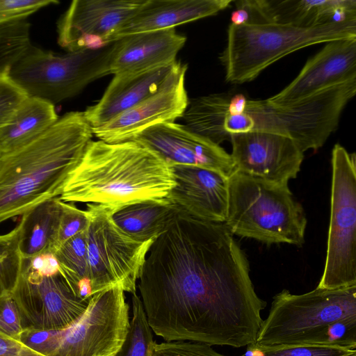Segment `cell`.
Masks as SVG:
<instances>
[{"mask_svg":"<svg viewBox=\"0 0 356 356\" xmlns=\"http://www.w3.org/2000/svg\"><path fill=\"white\" fill-rule=\"evenodd\" d=\"M179 212L167 198L131 204L113 213L116 225L139 241L156 239L173 222Z\"/></svg>","mask_w":356,"mask_h":356,"instance_id":"obj_24","label":"cell"},{"mask_svg":"<svg viewBox=\"0 0 356 356\" xmlns=\"http://www.w3.org/2000/svg\"><path fill=\"white\" fill-rule=\"evenodd\" d=\"M234 235L264 243L305 242L307 218L288 185L234 170L228 177V203L223 223Z\"/></svg>","mask_w":356,"mask_h":356,"instance_id":"obj_5","label":"cell"},{"mask_svg":"<svg viewBox=\"0 0 356 356\" xmlns=\"http://www.w3.org/2000/svg\"><path fill=\"white\" fill-rule=\"evenodd\" d=\"M22 227V218L11 231L0 234V296L12 293L22 272L19 243Z\"/></svg>","mask_w":356,"mask_h":356,"instance_id":"obj_28","label":"cell"},{"mask_svg":"<svg viewBox=\"0 0 356 356\" xmlns=\"http://www.w3.org/2000/svg\"><path fill=\"white\" fill-rule=\"evenodd\" d=\"M151 356H227L216 351L211 345L193 341H165L154 343Z\"/></svg>","mask_w":356,"mask_h":356,"instance_id":"obj_31","label":"cell"},{"mask_svg":"<svg viewBox=\"0 0 356 356\" xmlns=\"http://www.w3.org/2000/svg\"><path fill=\"white\" fill-rule=\"evenodd\" d=\"M230 96L212 94L189 102L182 118L193 132L219 145L229 140L223 132L222 122Z\"/></svg>","mask_w":356,"mask_h":356,"instance_id":"obj_26","label":"cell"},{"mask_svg":"<svg viewBox=\"0 0 356 356\" xmlns=\"http://www.w3.org/2000/svg\"><path fill=\"white\" fill-rule=\"evenodd\" d=\"M355 79L356 38L333 40L309 59L287 86L268 100L286 103Z\"/></svg>","mask_w":356,"mask_h":356,"instance_id":"obj_18","label":"cell"},{"mask_svg":"<svg viewBox=\"0 0 356 356\" xmlns=\"http://www.w3.org/2000/svg\"><path fill=\"white\" fill-rule=\"evenodd\" d=\"M186 38L175 29L131 35L115 41L110 61L114 75L145 72L175 63Z\"/></svg>","mask_w":356,"mask_h":356,"instance_id":"obj_19","label":"cell"},{"mask_svg":"<svg viewBox=\"0 0 356 356\" xmlns=\"http://www.w3.org/2000/svg\"><path fill=\"white\" fill-rule=\"evenodd\" d=\"M132 318L126 339L115 356H151L155 343L152 330L147 322L140 298L134 293L131 298Z\"/></svg>","mask_w":356,"mask_h":356,"instance_id":"obj_29","label":"cell"},{"mask_svg":"<svg viewBox=\"0 0 356 356\" xmlns=\"http://www.w3.org/2000/svg\"><path fill=\"white\" fill-rule=\"evenodd\" d=\"M249 356H349L356 353L334 346H302L272 349H260L248 346Z\"/></svg>","mask_w":356,"mask_h":356,"instance_id":"obj_30","label":"cell"},{"mask_svg":"<svg viewBox=\"0 0 356 356\" xmlns=\"http://www.w3.org/2000/svg\"><path fill=\"white\" fill-rule=\"evenodd\" d=\"M145 1L74 0L58 20V43L67 51L105 47Z\"/></svg>","mask_w":356,"mask_h":356,"instance_id":"obj_13","label":"cell"},{"mask_svg":"<svg viewBox=\"0 0 356 356\" xmlns=\"http://www.w3.org/2000/svg\"><path fill=\"white\" fill-rule=\"evenodd\" d=\"M177 63L145 72L114 75L99 102L83 111L92 128L105 124L157 92Z\"/></svg>","mask_w":356,"mask_h":356,"instance_id":"obj_21","label":"cell"},{"mask_svg":"<svg viewBox=\"0 0 356 356\" xmlns=\"http://www.w3.org/2000/svg\"><path fill=\"white\" fill-rule=\"evenodd\" d=\"M349 356H356V353H354L350 355Z\"/></svg>","mask_w":356,"mask_h":356,"instance_id":"obj_38","label":"cell"},{"mask_svg":"<svg viewBox=\"0 0 356 356\" xmlns=\"http://www.w3.org/2000/svg\"><path fill=\"white\" fill-rule=\"evenodd\" d=\"M55 105L27 97L10 120L0 127V156L33 141L58 119Z\"/></svg>","mask_w":356,"mask_h":356,"instance_id":"obj_23","label":"cell"},{"mask_svg":"<svg viewBox=\"0 0 356 356\" xmlns=\"http://www.w3.org/2000/svg\"><path fill=\"white\" fill-rule=\"evenodd\" d=\"M86 206L90 296L115 286L136 293V283L155 239L137 241L116 225L114 210L101 204Z\"/></svg>","mask_w":356,"mask_h":356,"instance_id":"obj_9","label":"cell"},{"mask_svg":"<svg viewBox=\"0 0 356 356\" xmlns=\"http://www.w3.org/2000/svg\"><path fill=\"white\" fill-rule=\"evenodd\" d=\"M0 356H44L0 332Z\"/></svg>","mask_w":356,"mask_h":356,"instance_id":"obj_36","label":"cell"},{"mask_svg":"<svg viewBox=\"0 0 356 356\" xmlns=\"http://www.w3.org/2000/svg\"><path fill=\"white\" fill-rule=\"evenodd\" d=\"M175 185L172 165L143 144L92 140L58 198L116 211L131 204L167 198Z\"/></svg>","mask_w":356,"mask_h":356,"instance_id":"obj_3","label":"cell"},{"mask_svg":"<svg viewBox=\"0 0 356 356\" xmlns=\"http://www.w3.org/2000/svg\"><path fill=\"white\" fill-rule=\"evenodd\" d=\"M24 329L61 330L79 318L90 299L76 296L51 254L23 259L19 280L11 293Z\"/></svg>","mask_w":356,"mask_h":356,"instance_id":"obj_12","label":"cell"},{"mask_svg":"<svg viewBox=\"0 0 356 356\" xmlns=\"http://www.w3.org/2000/svg\"><path fill=\"white\" fill-rule=\"evenodd\" d=\"M62 202L58 197L54 198L22 216L23 227L19 250L23 259H32L54 252Z\"/></svg>","mask_w":356,"mask_h":356,"instance_id":"obj_25","label":"cell"},{"mask_svg":"<svg viewBox=\"0 0 356 356\" xmlns=\"http://www.w3.org/2000/svg\"><path fill=\"white\" fill-rule=\"evenodd\" d=\"M232 0H145L116 30L112 40L134 34L172 29L214 15Z\"/></svg>","mask_w":356,"mask_h":356,"instance_id":"obj_20","label":"cell"},{"mask_svg":"<svg viewBox=\"0 0 356 356\" xmlns=\"http://www.w3.org/2000/svg\"><path fill=\"white\" fill-rule=\"evenodd\" d=\"M356 38V19L313 27L268 23L229 24L227 45L220 56L225 79L232 83L252 81L271 64L304 47Z\"/></svg>","mask_w":356,"mask_h":356,"instance_id":"obj_7","label":"cell"},{"mask_svg":"<svg viewBox=\"0 0 356 356\" xmlns=\"http://www.w3.org/2000/svg\"><path fill=\"white\" fill-rule=\"evenodd\" d=\"M331 211L325 268L317 288L356 285V156L332 152Z\"/></svg>","mask_w":356,"mask_h":356,"instance_id":"obj_11","label":"cell"},{"mask_svg":"<svg viewBox=\"0 0 356 356\" xmlns=\"http://www.w3.org/2000/svg\"><path fill=\"white\" fill-rule=\"evenodd\" d=\"M86 229L67 240L51 254L74 293L81 298L91 297Z\"/></svg>","mask_w":356,"mask_h":356,"instance_id":"obj_27","label":"cell"},{"mask_svg":"<svg viewBox=\"0 0 356 356\" xmlns=\"http://www.w3.org/2000/svg\"><path fill=\"white\" fill-rule=\"evenodd\" d=\"M114 47L115 42L100 48L60 54L31 44L7 73L28 97L55 105L76 96L94 81L111 74Z\"/></svg>","mask_w":356,"mask_h":356,"instance_id":"obj_8","label":"cell"},{"mask_svg":"<svg viewBox=\"0 0 356 356\" xmlns=\"http://www.w3.org/2000/svg\"><path fill=\"white\" fill-rule=\"evenodd\" d=\"M124 291L115 286L92 296L84 313L61 330H45L44 356H115L129 330Z\"/></svg>","mask_w":356,"mask_h":356,"instance_id":"obj_10","label":"cell"},{"mask_svg":"<svg viewBox=\"0 0 356 356\" xmlns=\"http://www.w3.org/2000/svg\"><path fill=\"white\" fill-rule=\"evenodd\" d=\"M92 136L83 111H72L27 145L0 156V223L59 197Z\"/></svg>","mask_w":356,"mask_h":356,"instance_id":"obj_2","label":"cell"},{"mask_svg":"<svg viewBox=\"0 0 356 356\" xmlns=\"http://www.w3.org/2000/svg\"><path fill=\"white\" fill-rule=\"evenodd\" d=\"M62 207L54 252L67 240L85 231L88 225V218L86 210L79 209L72 202L67 203L63 201Z\"/></svg>","mask_w":356,"mask_h":356,"instance_id":"obj_32","label":"cell"},{"mask_svg":"<svg viewBox=\"0 0 356 356\" xmlns=\"http://www.w3.org/2000/svg\"><path fill=\"white\" fill-rule=\"evenodd\" d=\"M355 92L356 80H352L286 103L247 99L243 111L236 114L238 131L281 134L292 139L302 152L316 150L337 129Z\"/></svg>","mask_w":356,"mask_h":356,"instance_id":"obj_6","label":"cell"},{"mask_svg":"<svg viewBox=\"0 0 356 356\" xmlns=\"http://www.w3.org/2000/svg\"><path fill=\"white\" fill-rule=\"evenodd\" d=\"M234 170L266 181L288 185L300 170L304 152L290 138L252 131L230 136Z\"/></svg>","mask_w":356,"mask_h":356,"instance_id":"obj_15","label":"cell"},{"mask_svg":"<svg viewBox=\"0 0 356 356\" xmlns=\"http://www.w3.org/2000/svg\"><path fill=\"white\" fill-rule=\"evenodd\" d=\"M176 185L167 199L179 214L224 223L228 203V177L205 168L173 165Z\"/></svg>","mask_w":356,"mask_h":356,"instance_id":"obj_17","label":"cell"},{"mask_svg":"<svg viewBox=\"0 0 356 356\" xmlns=\"http://www.w3.org/2000/svg\"><path fill=\"white\" fill-rule=\"evenodd\" d=\"M267 24L307 28L356 19L355 0H260Z\"/></svg>","mask_w":356,"mask_h":356,"instance_id":"obj_22","label":"cell"},{"mask_svg":"<svg viewBox=\"0 0 356 356\" xmlns=\"http://www.w3.org/2000/svg\"><path fill=\"white\" fill-rule=\"evenodd\" d=\"M134 140L156 152L170 165L199 166L227 177L234 171L229 154L185 124L168 122L155 125L143 131Z\"/></svg>","mask_w":356,"mask_h":356,"instance_id":"obj_16","label":"cell"},{"mask_svg":"<svg viewBox=\"0 0 356 356\" xmlns=\"http://www.w3.org/2000/svg\"><path fill=\"white\" fill-rule=\"evenodd\" d=\"M24 330L18 307L11 293L0 296V332L18 340Z\"/></svg>","mask_w":356,"mask_h":356,"instance_id":"obj_34","label":"cell"},{"mask_svg":"<svg viewBox=\"0 0 356 356\" xmlns=\"http://www.w3.org/2000/svg\"><path fill=\"white\" fill-rule=\"evenodd\" d=\"M138 280L147 322L165 341L235 348L254 343L266 303L223 223L178 213L152 243Z\"/></svg>","mask_w":356,"mask_h":356,"instance_id":"obj_1","label":"cell"},{"mask_svg":"<svg viewBox=\"0 0 356 356\" xmlns=\"http://www.w3.org/2000/svg\"><path fill=\"white\" fill-rule=\"evenodd\" d=\"M187 67V65L177 61L172 74L157 92L105 124L92 128L93 136L107 143L134 140L152 127L175 122L182 118L189 104L185 88Z\"/></svg>","mask_w":356,"mask_h":356,"instance_id":"obj_14","label":"cell"},{"mask_svg":"<svg viewBox=\"0 0 356 356\" xmlns=\"http://www.w3.org/2000/svg\"><path fill=\"white\" fill-rule=\"evenodd\" d=\"M23 17H27L19 14H0V24L10 20Z\"/></svg>","mask_w":356,"mask_h":356,"instance_id":"obj_37","label":"cell"},{"mask_svg":"<svg viewBox=\"0 0 356 356\" xmlns=\"http://www.w3.org/2000/svg\"><path fill=\"white\" fill-rule=\"evenodd\" d=\"M7 72L0 74V127L10 120L17 108L28 97L10 79Z\"/></svg>","mask_w":356,"mask_h":356,"instance_id":"obj_33","label":"cell"},{"mask_svg":"<svg viewBox=\"0 0 356 356\" xmlns=\"http://www.w3.org/2000/svg\"><path fill=\"white\" fill-rule=\"evenodd\" d=\"M318 346L356 350V285L316 288L301 295L284 289L273 297L253 344L272 349Z\"/></svg>","mask_w":356,"mask_h":356,"instance_id":"obj_4","label":"cell"},{"mask_svg":"<svg viewBox=\"0 0 356 356\" xmlns=\"http://www.w3.org/2000/svg\"><path fill=\"white\" fill-rule=\"evenodd\" d=\"M58 3L56 0H0V14L29 17L42 8Z\"/></svg>","mask_w":356,"mask_h":356,"instance_id":"obj_35","label":"cell"}]
</instances>
